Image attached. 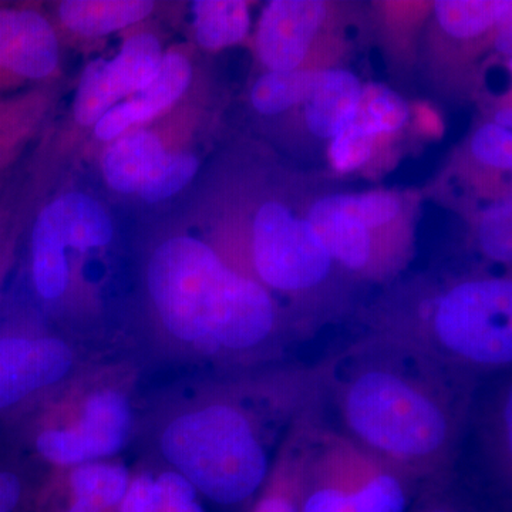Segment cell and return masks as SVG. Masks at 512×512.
Listing matches in <instances>:
<instances>
[{
  "mask_svg": "<svg viewBox=\"0 0 512 512\" xmlns=\"http://www.w3.org/2000/svg\"><path fill=\"white\" fill-rule=\"evenodd\" d=\"M192 23L198 45L217 52L245 39L251 15L241 0H197L192 3Z\"/></svg>",
  "mask_w": 512,
  "mask_h": 512,
  "instance_id": "20",
  "label": "cell"
},
{
  "mask_svg": "<svg viewBox=\"0 0 512 512\" xmlns=\"http://www.w3.org/2000/svg\"><path fill=\"white\" fill-rule=\"evenodd\" d=\"M167 153L153 131L136 128L110 141L101 157L104 180L121 194H137Z\"/></svg>",
  "mask_w": 512,
  "mask_h": 512,
  "instance_id": "17",
  "label": "cell"
},
{
  "mask_svg": "<svg viewBox=\"0 0 512 512\" xmlns=\"http://www.w3.org/2000/svg\"><path fill=\"white\" fill-rule=\"evenodd\" d=\"M165 52L153 33L128 36L113 59L93 60L84 67L73 101L74 119L93 127L121 101L146 89L156 79Z\"/></svg>",
  "mask_w": 512,
  "mask_h": 512,
  "instance_id": "10",
  "label": "cell"
},
{
  "mask_svg": "<svg viewBox=\"0 0 512 512\" xmlns=\"http://www.w3.org/2000/svg\"><path fill=\"white\" fill-rule=\"evenodd\" d=\"M239 269L192 235L165 238L144 265L147 320L130 350L138 363L221 372L220 333Z\"/></svg>",
  "mask_w": 512,
  "mask_h": 512,
  "instance_id": "3",
  "label": "cell"
},
{
  "mask_svg": "<svg viewBox=\"0 0 512 512\" xmlns=\"http://www.w3.org/2000/svg\"><path fill=\"white\" fill-rule=\"evenodd\" d=\"M510 0H440L434 5L441 29L456 39L483 35L511 18Z\"/></svg>",
  "mask_w": 512,
  "mask_h": 512,
  "instance_id": "22",
  "label": "cell"
},
{
  "mask_svg": "<svg viewBox=\"0 0 512 512\" xmlns=\"http://www.w3.org/2000/svg\"><path fill=\"white\" fill-rule=\"evenodd\" d=\"M325 18L326 5L318 0L269 2L256 30V50L269 72L301 69Z\"/></svg>",
  "mask_w": 512,
  "mask_h": 512,
  "instance_id": "11",
  "label": "cell"
},
{
  "mask_svg": "<svg viewBox=\"0 0 512 512\" xmlns=\"http://www.w3.org/2000/svg\"><path fill=\"white\" fill-rule=\"evenodd\" d=\"M251 261L259 284L293 296L325 284L335 265L308 220L276 201L256 212Z\"/></svg>",
  "mask_w": 512,
  "mask_h": 512,
  "instance_id": "9",
  "label": "cell"
},
{
  "mask_svg": "<svg viewBox=\"0 0 512 512\" xmlns=\"http://www.w3.org/2000/svg\"><path fill=\"white\" fill-rule=\"evenodd\" d=\"M113 238V220L96 198L69 192L47 204L30 235V282L37 299L63 316L80 295L69 252L103 251Z\"/></svg>",
  "mask_w": 512,
  "mask_h": 512,
  "instance_id": "8",
  "label": "cell"
},
{
  "mask_svg": "<svg viewBox=\"0 0 512 512\" xmlns=\"http://www.w3.org/2000/svg\"><path fill=\"white\" fill-rule=\"evenodd\" d=\"M420 481L326 429L320 410L309 429L299 512H406Z\"/></svg>",
  "mask_w": 512,
  "mask_h": 512,
  "instance_id": "6",
  "label": "cell"
},
{
  "mask_svg": "<svg viewBox=\"0 0 512 512\" xmlns=\"http://www.w3.org/2000/svg\"><path fill=\"white\" fill-rule=\"evenodd\" d=\"M325 369L276 362L178 384L138 407L133 441L202 497L239 507L264 487L296 421L325 399Z\"/></svg>",
  "mask_w": 512,
  "mask_h": 512,
  "instance_id": "1",
  "label": "cell"
},
{
  "mask_svg": "<svg viewBox=\"0 0 512 512\" xmlns=\"http://www.w3.org/2000/svg\"><path fill=\"white\" fill-rule=\"evenodd\" d=\"M510 210H495L481 228V245L485 254L498 262L511 259Z\"/></svg>",
  "mask_w": 512,
  "mask_h": 512,
  "instance_id": "29",
  "label": "cell"
},
{
  "mask_svg": "<svg viewBox=\"0 0 512 512\" xmlns=\"http://www.w3.org/2000/svg\"><path fill=\"white\" fill-rule=\"evenodd\" d=\"M191 79L192 67L188 57L174 50L165 52L156 79L146 89L107 111L94 124V136L109 144L128 131L143 128L144 124L161 116L184 96Z\"/></svg>",
  "mask_w": 512,
  "mask_h": 512,
  "instance_id": "13",
  "label": "cell"
},
{
  "mask_svg": "<svg viewBox=\"0 0 512 512\" xmlns=\"http://www.w3.org/2000/svg\"><path fill=\"white\" fill-rule=\"evenodd\" d=\"M325 363L323 393L338 412L340 433L419 481L450 474L466 439L476 380L372 338Z\"/></svg>",
  "mask_w": 512,
  "mask_h": 512,
  "instance_id": "2",
  "label": "cell"
},
{
  "mask_svg": "<svg viewBox=\"0 0 512 512\" xmlns=\"http://www.w3.org/2000/svg\"><path fill=\"white\" fill-rule=\"evenodd\" d=\"M200 168V161L191 153H165L150 177L137 192L146 202H160L174 197L191 183Z\"/></svg>",
  "mask_w": 512,
  "mask_h": 512,
  "instance_id": "25",
  "label": "cell"
},
{
  "mask_svg": "<svg viewBox=\"0 0 512 512\" xmlns=\"http://www.w3.org/2000/svg\"><path fill=\"white\" fill-rule=\"evenodd\" d=\"M59 60V39L42 13L0 8V77L47 79L56 72Z\"/></svg>",
  "mask_w": 512,
  "mask_h": 512,
  "instance_id": "12",
  "label": "cell"
},
{
  "mask_svg": "<svg viewBox=\"0 0 512 512\" xmlns=\"http://www.w3.org/2000/svg\"><path fill=\"white\" fill-rule=\"evenodd\" d=\"M497 40H495V47L500 50L501 53L507 55L511 52V18L504 19L503 22L498 23Z\"/></svg>",
  "mask_w": 512,
  "mask_h": 512,
  "instance_id": "31",
  "label": "cell"
},
{
  "mask_svg": "<svg viewBox=\"0 0 512 512\" xmlns=\"http://www.w3.org/2000/svg\"><path fill=\"white\" fill-rule=\"evenodd\" d=\"M104 348L29 323L0 328V431L8 430L97 360Z\"/></svg>",
  "mask_w": 512,
  "mask_h": 512,
  "instance_id": "7",
  "label": "cell"
},
{
  "mask_svg": "<svg viewBox=\"0 0 512 512\" xmlns=\"http://www.w3.org/2000/svg\"><path fill=\"white\" fill-rule=\"evenodd\" d=\"M340 207L356 218L367 229H375L393 221L399 214L400 204L389 192H367V194L338 195Z\"/></svg>",
  "mask_w": 512,
  "mask_h": 512,
  "instance_id": "27",
  "label": "cell"
},
{
  "mask_svg": "<svg viewBox=\"0 0 512 512\" xmlns=\"http://www.w3.org/2000/svg\"><path fill=\"white\" fill-rule=\"evenodd\" d=\"M306 220L342 268L352 272L369 268L373 255L370 231L340 207L338 195L316 201Z\"/></svg>",
  "mask_w": 512,
  "mask_h": 512,
  "instance_id": "15",
  "label": "cell"
},
{
  "mask_svg": "<svg viewBox=\"0 0 512 512\" xmlns=\"http://www.w3.org/2000/svg\"><path fill=\"white\" fill-rule=\"evenodd\" d=\"M409 119V107L400 94L383 84L362 87L355 119L352 123L365 128L373 137L399 131Z\"/></svg>",
  "mask_w": 512,
  "mask_h": 512,
  "instance_id": "24",
  "label": "cell"
},
{
  "mask_svg": "<svg viewBox=\"0 0 512 512\" xmlns=\"http://www.w3.org/2000/svg\"><path fill=\"white\" fill-rule=\"evenodd\" d=\"M140 363L104 356L0 431L45 473L116 458L136 434Z\"/></svg>",
  "mask_w": 512,
  "mask_h": 512,
  "instance_id": "4",
  "label": "cell"
},
{
  "mask_svg": "<svg viewBox=\"0 0 512 512\" xmlns=\"http://www.w3.org/2000/svg\"><path fill=\"white\" fill-rule=\"evenodd\" d=\"M494 124L497 126L507 128V130H511L512 124V116L511 109H501L495 113V121Z\"/></svg>",
  "mask_w": 512,
  "mask_h": 512,
  "instance_id": "33",
  "label": "cell"
},
{
  "mask_svg": "<svg viewBox=\"0 0 512 512\" xmlns=\"http://www.w3.org/2000/svg\"><path fill=\"white\" fill-rule=\"evenodd\" d=\"M419 512H461L456 505L446 503V501H436V503L427 504Z\"/></svg>",
  "mask_w": 512,
  "mask_h": 512,
  "instance_id": "32",
  "label": "cell"
},
{
  "mask_svg": "<svg viewBox=\"0 0 512 512\" xmlns=\"http://www.w3.org/2000/svg\"><path fill=\"white\" fill-rule=\"evenodd\" d=\"M511 130L487 123L481 126L471 141V151L480 163L510 170L512 165Z\"/></svg>",
  "mask_w": 512,
  "mask_h": 512,
  "instance_id": "28",
  "label": "cell"
},
{
  "mask_svg": "<svg viewBox=\"0 0 512 512\" xmlns=\"http://www.w3.org/2000/svg\"><path fill=\"white\" fill-rule=\"evenodd\" d=\"M45 474L0 433V512H32Z\"/></svg>",
  "mask_w": 512,
  "mask_h": 512,
  "instance_id": "21",
  "label": "cell"
},
{
  "mask_svg": "<svg viewBox=\"0 0 512 512\" xmlns=\"http://www.w3.org/2000/svg\"><path fill=\"white\" fill-rule=\"evenodd\" d=\"M362 83L356 74L342 69L316 72L305 100V120L315 136L332 140L355 119Z\"/></svg>",
  "mask_w": 512,
  "mask_h": 512,
  "instance_id": "16",
  "label": "cell"
},
{
  "mask_svg": "<svg viewBox=\"0 0 512 512\" xmlns=\"http://www.w3.org/2000/svg\"><path fill=\"white\" fill-rule=\"evenodd\" d=\"M370 338L419 353L478 383L505 373L512 363L511 279H464L420 303L413 319L380 326Z\"/></svg>",
  "mask_w": 512,
  "mask_h": 512,
  "instance_id": "5",
  "label": "cell"
},
{
  "mask_svg": "<svg viewBox=\"0 0 512 512\" xmlns=\"http://www.w3.org/2000/svg\"><path fill=\"white\" fill-rule=\"evenodd\" d=\"M32 512H113L57 490L43 477Z\"/></svg>",
  "mask_w": 512,
  "mask_h": 512,
  "instance_id": "30",
  "label": "cell"
},
{
  "mask_svg": "<svg viewBox=\"0 0 512 512\" xmlns=\"http://www.w3.org/2000/svg\"><path fill=\"white\" fill-rule=\"evenodd\" d=\"M154 8L150 0H63L57 13L74 35L103 37L143 22Z\"/></svg>",
  "mask_w": 512,
  "mask_h": 512,
  "instance_id": "18",
  "label": "cell"
},
{
  "mask_svg": "<svg viewBox=\"0 0 512 512\" xmlns=\"http://www.w3.org/2000/svg\"><path fill=\"white\" fill-rule=\"evenodd\" d=\"M200 494L171 468L141 457L117 512H204Z\"/></svg>",
  "mask_w": 512,
  "mask_h": 512,
  "instance_id": "14",
  "label": "cell"
},
{
  "mask_svg": "<svg viewBox=\"0 0 512 512\" xmlns=\"http://www.w3.org/2000/svg\"><path fill=\"white\" fill-rule=\"evenodd\" d=\"M373 147L375 137L365 128L350 123L330 140V163L339 173H352L369 161Z\"/></svg>",
  "mask_w": 512,
  "mask_h": 512,
  "instance_id": "26",
  "label": "cell"
},
{
  "mask_svg": "<svg viewBox=\"0 0 512 512\" xmlns=\"http://www.w3.org/2000/svg\"><path fill=\"white\" fill-rule=\"evenodd\" d=\"M511 400V379L508 377L474 413L481 464L507 483H510L512 466Z\"/></svg>",
  "mask_w": 512,
  "mask_h": 512,
  "instance_id": "19",
  "label": "cell"
},
{
  "mask_svg": "<svg viewBox=\"0 0 512 512\" xmlns=\"http://www.w3.org/2000/svg\"><path fill=\"white\" fill-rule=\"evenodd\" d=\"M2 269H3V265H2V261H0V274H2Z\"/></svg>",
  "mask_w": 512,
  "mask_h": 512,
  "instance_id": "34",
  "label": "cell"
},
{
  "mask_svg": "<svg viewBox=\"0 0 512 512\" xmlns=\"http://www.w3.org/2000/svg\"><path fill=\"white\" fill-rule=\"evenodd\" d=\"M315 74L302 69L265 73L252 87V106L264 116H275L305 103L311 93Z\"/></svg>",
  "mask_w": 512,
  "mask_h": 512,
  "instance_id": "23",
  "label": "cell"
}]
</instances>
